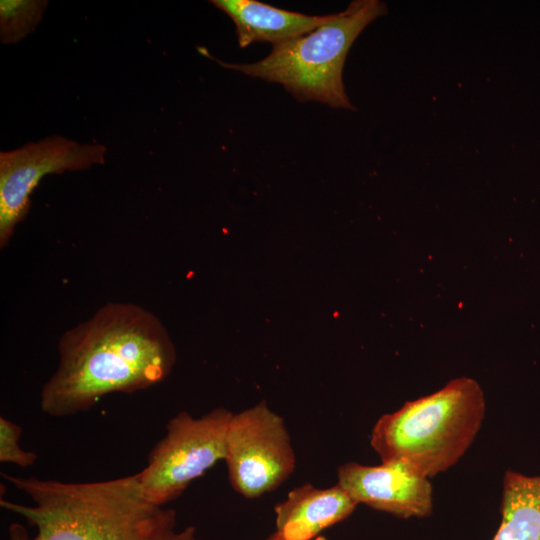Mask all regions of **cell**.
Returning <instances> with one entry per match:
<instances>
[{
  "mask_svg": "<svg viewBox=\"0 0 540 540\" xmlns=\"http://www.w3.org/2000/svg\"><path fill=\"white\" fill-rule=\"evenodd\" d=\"M31 499H0L2 508L36 529L10 526V540H201L193 526L177 527L176 511L152 503L135 475L94 482H63L2 474Z\"/></svg>",
  "mask_w": 540,
  "mask_h": 540,
  "instance_id": "7a4b0ae2",
  "label": "cell"
},
{
  "mask_svg": "<svg viewBox=\"0 0 540 540\" xmlns=\"http://www.w3.org/2000/svg\"><path fill=\"white\" fill-rule=\"evenodd\" d=\"M358 504L339 485L296 487L275 506L277 532L288 540H310L322 530L346 519Z\"/></svg>",
  "mask_w": 540,
  "mask_h": 540,
  "instance_id": "9c48e42d",
  "label": "cell"
},
{
  "mask_svg": "<svg viewBox=\"0 0 540 540\" xmlns=\"http://www.w3.org/2000/svg\"><path fill=\"white\" fill-rule=\"evenodd\" d=\"M337 474V484L357 504L401 519L425 518L433 512L430 479L399 461H383L377 466L347 462L339 467Z\"/></svg>",
  "mask_w": 540,
  "mask_h": 540,
  "instance_id": "ba28073f",
  "label": "cell"
},
{
  "mask_svg": "<svg viewBox=\"0 0 540 540\" xmlns=\"http://www.w3.org/2000/svg\"><path fill=\"white\" fill-rule=\"evenodd\" d=\"M107 148L51 136L0 153V246L5 247L27 215L30 196L48 174L85 170L105 163Z\"/></svg>",
  "mask_w": 540,
  "mask_h": 540,
  "instance_id": "52a82bcc",
  "label": "cell"
},
{
  "mask_svg": "<svg viewBox=\"0 0 540 540\" xmlns=\"http://www.w3.org/2000/svg\"><path fill=\"white\" fill-rule=\"evenodd\" d=\"M233 413L218 407L199 418L187 412L173 416L166 434L151 449L146 467L134 474L146 499L164 506L226 455Z\"/></svg>",
  "mask_w": 540,
  "mask_h": 540,
  "instance_id": "5b68a950",
  "label": "cell"
},
{
  "mask_svg": "<svg viewBox=\"0 0 540 540\" xmlns=\"http://www.w3.org/2000/svg\"><path fill=\"white\" fill-rule=\"evenodd\" d=\"M225 462L233 489L256 498L278 488L295 469V454L284 420L265 402L233 414Z\"/></svg>",
  "mask_w": 540,
  "mask_h": 540,
  "instance_id": "8992f818",
  "label": "cell"
},
{
  "mask_svg": "<svg viewBox=\"0 0 540 540\" xmlns=\"http://www.w3.org/2000/svg\"><path fill=\"white\" fill-rule=\"evenodd\" d=\"M22 429L16 423L0 417V462L28 467L35 463L37 455L21 448Z\"/></svg>",
  "mask_w": 540,
  "mask_h": 540,
  "instance_id": "4fadbf2b",
  "label": "cell"
},
{
  "mask_svg": "<svg viewBox=\"0 0 540 540\" xmlns=\"http://www.w3.org/2000/svg\"><path fill=\"white\" fill-rule=\"evenodd\" d=\"M387 13L380 0H354L310 33L273 45L265 58L225 68L279 83L298 101H316L333 108L354 109L343 83V67L352 44L375 19Z\"/></svg>",
  "mask_w": 540,
  "mask_h": 540,
  "instance_id": "277c9868",
  "label": "cell"
},
{
  "mask_svg": "<svg viewBox=\"0 0 540 540\" xmlns=\"http://www.w3.org/2000/svg\"><path fill=\"white\" fill-rule=\"evenodd\" d=\"M486 412L480 384L470 377L382 415L370 443L383 461H399L431 479L453 467L478 435Z\"/></svg>",
  "mask_w": 540,
  "mask_h": 540,
  "instance_id": "3957f363",
  "label": "cell"
},
{
  "mask_svg": "<svg viewBox=\"0 0 540 540\" xmlns=\"http://www.w3.org/2000/svg\"><path fill=\"white\" fill-rule=\"evenodd\" d=\"M265 540H288V539L276 531L274 534H272L270 537H268ZM317 540H324V539L318 538Z\"/></svg>",
  "mask_w": 540,
  "mask_h": 540,
  "instance_id": "5bb4252c",
  "label": "cell"
},
{
  "mask_svg": "<svg viewBox=\"0 0 540 540\" xmlns=\"http://www.w3.org/2000/svg\"><path fill=\"white\" fill-rule=\"evenodd\" d=\"M47 5L46 0H1V42L16 44L32 33L42 20Z\"/></svg>",
  "mask_w": 540,
  "mask_h": 540,
  "instance_id": "7c38bea8",
  "label": "cell"
},
{
  "mask_svg": "<svg viewBox=\"0 0 540 540\" xmlns=\"http://www.w3.org/2000/svg\"><path fill=\"white\" fill-rule=\"evenodd\" d=\"M211 3L232 19L241 48L255 42L276 45L295 39L325 24L332 16L307 15L256 0H213Z\"/></svg>",
  "mask_w": 540,
  "mask_h": 540,
  "instance_id": "30bf717a",
  "label": "cell"
},
{
  "mask_svg": "<svg viewBox=\"0 0 540 540\" xmlns=\"http://www.w3.org/2000/svg\"><path fill=\"white\" fill-rule=\"evenodd\" d=\"M500 512L501 521L492 540H540V475L507 470Z\"/></svg>",
  "mask_w": 540,
  "mask_h": 540,
  "instance_id": "8fae6325",
  "label": "cell"
},
{
  "mask_svg": "<svg viewBox=\"0 0 540 540\" xmlns=\"http://www.w3.org/2000/svg\"><path fill=\"white\" fill-rule=\"evenodd\" d=\"M59 363L41 390L42 411L55 418L93 407L111 393H133L163 381L176 352L161 321L143 307L109 302L65 332Z\"/></svg>",
  "mask_w": 540,
  "mask_h": 540,
  "instance_id": "6da1fadb",
  "label": "cell"
}]
</instances>
